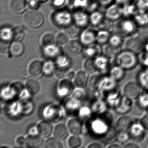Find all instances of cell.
<instances>
[{"label":"cell","instance_id":"cell-49","mask_svg":"<svg viewBox=\"0 0 148 148\" xmlns=\"http://www.w3.org/2000/svg\"><path fill=\"white\" fill-rule=\"evenodd\" d=\"M132 114L135 116H140L143 113V106L139 104H135L133 107H132Z\"/></svg>","mask_w":148,"mask_h":148},{"label":"cell","instance_id":"cell-16","mask_svg":"<svg viewBox=\"0 0 148 148\" xmlns=\"http://www.w3.org/2000/svg\"><path fill=\"white\" fill-rule=\"evenodd\" d=\"M123 14V9L118 5H113L107 8L106 17L109 20L115 21L119 18Z\"/></svg>","mask_w":148,"mask_h":148},{"label":"cell","instance_id":"cell-23","mask_svg":"<svg viewBox=\"0 0 148 148\" xmlns=\"http://www.w3.org/2000/svg\"><path fill=\"white\" fill-rule=\"evenodd\" d=\"M118 132L116 128L109 127L108 130L103 135L102 139L103 142L107 143H113L117 139Z\"/></svg>","mask_w":148,"mask_h":148},{"label":"cell","instance_id":"cell-57","mask_svg":"<svg viewBox=\"0 0 148 148\" xmlns=\"http://www.w3.org/2000/svg\"><path fill=\"white\" fill-rule=\"evenodd\" d=\"M124 147L125 148H139V146L136 144L130 143L127 144L126 145L124 146Z\"/></svg>","mask_w":148,"mask_h":148},{"label":"cell","instance_id":"cell-30","mask_svg":"<svg viewBox=\"0 0 148 148\" xmlns=\"http://www.w3.org/2000/svg\"><path fill=\"white\" fill-rule=\"evenodd\" d=\"M41 45L45 47L55 45L56 38L52 34L47 33L44 34L41 38Z\"/></svg>","mask_w":148,"mask_h":148},{"label":"cell","instance_id":"cell-27","mask_svg":"<svg viewBox=\"0 0 148 148\" xmlns=\"http://www.w3.org/2000/svg\"><path fill=\"white\" fill-rule=\"evenodd\" d=\"M131 100V99L126 97L125 98L122 99V100L119 101L116 110L118 112L120 113H125L129 110V109H130L132 106Z\"/></svg>","mask_w":148,"mask_h":148},{"label":"cell","instance_id":"cell-47","mask_svg":"<svg viewBox=\"0 0 148 148\" xmlns=\"http://www.w3.org/2000/svg\"><path fill=\"white\" fill-rule=\"evenodd\" d=\"M103 19V15L99 12H95L91 16V21L93 25H97L101 23Z\"/></svg>","mask_w":148,"mask_h":148},{"label":"cell","instance_id":"cell-8","mask_svg":"<svg viewBox=\"0 0 148 148\" xmlns=\"http://www.w3.org/2000/svg\"><path fill=\"white\" fill-rule=\"evenodd\" d=\"M141 92V87L138 83L130 82L127 83L123 89L125 97L130 99H134L138 97Z\"/></svg>","mask_w":148,"mask_h":148},{"label":"cell","instance_id":"cell-35","mask_svg":"<svg viewBox=\"0 0 148 148\" xmlns=\"http://www.w3.org/2000/svg\"><path fill=\"white\" fill-rule=\"evenodd\" d=\"M44 147L46 148H62L63 146L60 141L53 137L47 139L44 143Z\"/></svg>","mask_w":148,"mask_h":148},{"label":"cell","instance_id":"cell-39","mask_svg":"<svg viewBox=\"0 0 148 148\" xmlns=\"http://www.w3.org/2000/svg\"><path fill=\"white\" fill-rule=\"evenodd\" d=\"M25 32L22 28L16 27L13 30V39L14 41L21 42L25 38Z\"/></svg>","mask_w":148,"mask_h":148},{"label":"cell","instance_id":"cell-46","mask_svg":"<svg viewBox=\"0 0 148 148\" xmlns=\"http://www.w3.org/2000/svg\"><path fill=\"white\" fill-rule=\"evenodd\" d=\"M90 110L88 107H82L80 108V110L79 112V118L82 120V119H86L90 116Z\"/></svg>","mask_w":148,"mask_h":148},{"label":"cell","instance_id":"cell-52","mask_svg":"<svg viewBox=\"0 0 148 148\" xmlns=\"http://www.w3.org/2000/svg\"><path fill=\"white\" fill-rule=\"evenodd\" d=\"M140 124L145 130L148 129V114L144 116L140 120Z\"/></svg>","mask_w":148,"mask_h":148},{"label":"cell","instance_id":"cell-3","mask_svg":"<svg viewBox=\"0 0 148 148\" xmlns=\"http://www.w3.org/2000/svg\"><path fill=\"white\" fill-rule=\"evenodd\" d=\"M43 116L46 120L51 123H58L63 118V110L58 105H50L44 109Z\"/></svg>","mask_w":148,"mask_h":148},{"label":"cell","instance_id":"cell-61","mask_svg":"<svg viewBox=\"0 0 148 148\" xmlns=\"http://www.w3.org/2000/svg\"><path fill=\"white\" fill-rule=\"evenodd\" d=\"M145 49H146V51H148V44H147V45H146V46H145Z\"/></svg>","mask_w":148,"mask_h":148},{"label":"cell","instance_id":"cell-42","mask_svg":"<svg viewBox=\"0 0 148 148\" xmlns=\"http://www.w3.org/2000/svg\"><path fill=\"white\" fill-rule=\"evenodd\" d=\"M68 37L65 33H59L56 37L57 44L60 46L65 45L69 41Z\"/></svg>","mask_w":148,"mask_h":148},{"label":"cell","instance_id":"cell-11","mask_svg":"<svg viewBox=\"0 0 148 148\" xmlns=\"http://www.w3.org/2000/svg\"><path fill=\"white\" fill-rule=\"evenodd\" d=\"M65 51L70 56L78 55L82 50V46L80 42L75 40H70L65 46Z\"/></svg>","mask_w":148,"mask_h":148},{"label":"cell","instance_id":"cell-20","mask_svg":"<svg viewBox=\"0 0 148 148\" xmlns=\"http://www.w3.org/2000/svg\"><path fill=\"white\" fill-rule=\"evenodd\" d=\"M25 90L29 95L34 96L37 95L40 90V84L35 79H30L27 80L25 84Z\"/></svg>","mask_w":148,"mask_h":148},{"label":"cell","instance_id":"cell-1","mask_svg":"<svg viewBox=\"0 0 148 148\" xmlns=\"http://www.w3.org/2000/svg\"><path fill=\"white\" fill-rule=\"evenodd\" d=\"M116 62L124 70H130L136 66L138 59L136 53L127 50L119 53L116 58Z\"/></svg>","mask_w":148,"mask_h":148},{"label":"cell","instance_id":"cell-62","mask_svg":"<svg viewBox=\"0 0 148 148\" xmlns=\"http://www.w3.org/2000/svg\"><path fill=\"white\" fill-rule=\"evenodd\" d=\"M146 112H147V114H148V106L146 107Z\"/></svg>","mask_w":148,"mask_h":148},{"label":"cell","instance_id":"cell-37","mask_svg":"<svg viewBox=\"0 0 148 148\" xmlns=\"http://www.w3.org/2000/svg\"><path fill=\"white\" fill-rule=\"evenodd\" d=\"M104 51L106 56L110 58L116 57L120 53L119 47H115L109 44L106 46Z\"/></svg>","mask_w":148,"mask_h":148},{"label":"cell","instance_id":"cell-31","mask_svg":"<svg viewBox=\"0 0 148 148\" xmlns=\"http://www.w3.org/2000/svg\"><path fill=\"white\" fill-rule=\"evenodd\" d=\"M96 34L92 31L88 30L86 31L82 35V40L84 44L91 45L97 40Z\"/></svg>","mask_w":148,"mask_h":148},{"label":"cell","instance_id":"cell-12","mask_svg":"<svg viewBox=\"0 0 148 148\" xmlns=\"http://www.w3.org/2000/svg\"><path fill=\"white\" fill-rule=\"evenodd\" d=\"M89 73L85 71H79L73 79L74 85L78 88H85L88 83Z\"/></svg>","mask_w":148,"mask_h":148},{"label":"cell","instance_id":"cell-60","mask_svg":"<svg viewBox=\"0 0 148 148\" xmlns=\"http://www.w3.org/2000/svg\"><path fill=\"white\" fill-rule=\"evenodd\" d=\"M142 1H143V2H145V3L148 4V0H142Z\"/></svg>","mask_w":148,"mask_h":148},{"label":"cell","instance_id":"cell-53","mask_svg":"<svg viewBox=\"0 0 148 148\" xmlns=\"http://www.w3.org/2000/svg\"><path fill=\"white\" fill-rule=\"evenodd\" d=\"M15 142L17 145L22 146L25 145L26 138L23 136H19L16 138Z\"/></svg>","mask_w":148,"mask_h":148},{"label":"cell","instance_id":"cell-58","mask_svg":"<svg viewBox=\"0 0 148 148\" xmlns=\"http://www.w3.org/2000/svg\"><path fill=\"white\" fill-rule=\"evenodd\" d=\"M116 2L119 5H125L130 2L131 0H116Z\"/></svg>","mask_w":148,"mask_h":148},{"label":"cell","instance_id":"cell-14","mask_svg":"<svg viewBox=\"0 0 148 148\" xmlns=\"http://www.w3.org/2000/svg\"><path fill=\"white\" fill-rule=\"evenodd\" d=\"M44 144V138L39 134H29L26 138L25 145L28 148H40Z\"/></svg>","mask_w":148,"mask_h":148},{"label":"cell","instance_id":"cell-29","mask_svg":"<svg viewBox=\"0 0 148 148\" xmlns=\"http://www.w3.org/2000/svg\"><path fill=\"white\" fill-rule=\"evenodd\" d=\"M69 71V66H57L54 74L57 78L63 79L66 78Z\"/></svg>","mask_w":148,"mask_h":148},{"label":"cell","instance_id":"cell-54","mask_svg":"<svg viewBox=\"0 0 148 148\" xmlns=\"http://www.w3.org/2000/svg\"><path fill=\"white\" fill-rule=\"evenodd\" d=\"M134 8L133 6H129L125 8V7L123 9V14H124L125 15H128V14L129 15V14H132L134 12Z\"/></svg>","mask_w":148,"mask_h":148},{"label":"cell","instance_id":"cell-15","mask_svg":"<svg viewBox=\"0 0 148 148\" xmlns=\"http://www.w3.org/2000/svg\"><path fill=\"white\" fill-rule=\"evenodd\" d=\"M69 131L68 127L65 124H58L53 129V137L60 141L64 140L68 136Z\"/></svg>","mask_w":148,"mask_h":148},{"label":"cell","instance_id":"cell-41","mask_svg":"<svg viewBox=\"0 0 148 148\" xmlns=\"http://www.w3.org/2000/svg\"><path fill=\"white\" fill-rule=\"evenodd\" d=\"M1 40L10 41L13 39V30L8 27L3 28L1 32Z\"/></svg>","mask_w":148,"mask_h":148},{"label":"cell","instance_id":"cell-32","mask_svg":"<svg viewBox=\"0 0 148 148\" xmlns=\"http://www.w3.org/2000/svg\"><path fill=\"white\" fill-rule=\"evenodd\" d=\"M110 37L109 31L102 30L97 34L96 40L100 45H104L109 42Z\"/></svg>","mask_w":148,"mask_h":148},{"label":"cell","instance_id":"cell-45","mask_svg":"<svg viewBox=\"0 0 148 148\" xmlns=\"http://www.w3.org/2000/svg\"><path fill=\"white\" fill-rule=\"evenodd\" d=\"M85 96L84 92L81 88H78L77 90H74L72 93V97L74 99L79 101L83 99Z\"/></svg>","mask_w":148,"mask_h":148},{"label":"cell","instance_id":"cell-59","mask_svg":"<svg viewBox=\"0 0 148 148\" xmlns=\"http://www.w3.org/2000/svg\"><path fill=\"white\" fill-rule=\"evenodd\" d=\"M108 147L109 148H119L121 147V146L117 144H115L110 145Z\"/></svg>","mask_w":148,"mask_h":148},{"label":"cell","instance_id":"cell-38","mask_svg":"<svg viewBox=\"0 0 148 148\" xmlns=\"http://www.w3.org/2000/svg\"><path fill=\"white\" fill-rule=\"evenodd\" d=\"M111 76L112 77L116 80L122 79L124 76V69L120 66H115L111 71Z\"/></svg>","mask_w":148,"mask_h":148},{"label":"cell","instance_id":"cell-40","mask_svg":"<svg viewBox=\"0 0 148 148\" xmlns=\"http://www.w3.org/2000/svg\"><path fill=\"white\" fill-rule=\"evenodd\" d=\"M65 33L69 37H74L77 36L79 32V28L78 27L74 24L70 25L66 27L65 28Z\"/></svg>","mask_w":148,"mask_h":148},{"label":"cell","instance_id":"cell-5","mask_svg":"<svg viewBox=\"0 0 148 148\" xmlns=\"http://www.w3.org/2000/svg\"><path fill=\"white\" fill-rule=\"evenodd\" d=\"M64 109L66 114L68 116L74 117L78 116L80 109L79 101L72 97L67 99L64 103Z\"/></svg>","mask_w":148,"mask_h":148},{"label":"cell","instance_id":"cell-22","mask_svg":"<svg viewBox=\"0 0 148 148\" xmlns=\"http://www.w3.org/2000/svg\"><path fill=\"white\" fill-rule=\"evenodd\" d=\"M25 50V46L21 42L14 41L10 45L9 51L11 56L19 58L23 55Z\"/></svg>","mask_w":148,"mask_h":148},{"label":"cell","instance_id":"cell-24","mask_svg":"<svg viewBox=\"0 0 148 148\" xmlns=\"http://www.w3.org/2000/svg\"><path fill=\"white\" fill-rule=\"evenodd\" d=\"M44 53L46 57L53 61H55V60L61 53L59 48L56 46V45L45 47Z\"/></svg>","mask_w":148,"mask_h":148},{"label":"cell","instance_id":"cell-43","mask_svg":"<svg viewBox=\"0 0 148 148\" xmlns=\"http://www.w3.org/2000/svg\"><path fill=\"white\" fill-rule=\"evenodd\" d=\"M136 24L140 26H144L148 24V15L145 14H141L136 15L135 17Z\"/></svg>","mask_w":148,"mask_h":148},{"label":"cell","instance_id":"cell-7","mask_svg":"<svg viewBox=\"0 0 148 148\" xmlns=\"http://www.w3.org/2000/svg\"><path fill=\"white\" fill-rule=\"evenodd\" d=\"M44 63L41 60H34L32 61L28 66L29 75L34 79L41 77L44 74Z\"/></svg>","mask_w":148,"mask_h":148},{"label":"cell","instance_id":"cell-13","mask_svg":"<svg viewBox=\"0 0 148 148\" xmlns=\"http://www.w3.org/2000/svg\"><path fill=\"white\" fill-rule=\"evenodd\" d=\"M37 128L39 135L44 138L50 136L53 132L51 123L47 120L41 121L38 125Z\"/></svg>","mask_w":148,"mask_h":148},{"label":"cell","instance_id":"cell-56","mask_svg":"<svg viewBox=\"0 0 148 148\" xmlns=\"http://www.w3.org/2000/svg\"><path fill=\"white\" fill-rule=\"evenodd\" d=\"M75 75L76 74H75L74 71H70L69 73H68L66 78L68 79H70V80H72V79H74Z\"/></svg>","mask_w":148,"mask_h":148},{"label":"cell","instance_id":"cell-33","mask_svg":"<svg viewBox=\"0 0 148 148\" xmlns=\"http://www.w3.org/2000/svg\"><path fill=\"white\" fill-rule=\"evenodd\" d=\"M84 71L89 74L94 73L97 70L95 60L93 58H87L84 62Z\"/></svg>","mask_w":148,"mask_h":148},{"label":"cell","instance_id":"cell-9","mask_svg":"<svg viewBox=\"0 0 148 148\" xmlns=\"http://www.w3.org/2000/svg\"><path fill=\"white\" fill-rule=\"evenodd\" d=\"M67 127L73 135L79 136L83 130V124L81 119L79 118H73L68 121Z\"/></svg>","mask_w":148,"mask_h":148},{"label":"cell","instance_id":"cell-44","mask_svg":"<svg viewBox=\"0 0 148 148\" xmlns=\"http://www.w3.org/2000/svg\"><path fill=\"white\" fill-rule=\"evenodd\" d=\"M122 43V38L118 34H115L111 36L109 41L110 45L116 47H120Z\"/></svg>","mask_w":148,"mask_h":148},{"label":"cell","instance_id":"cell-4","mask_svg":"<svg viewBox=\"0 0 148 148\" xmlns=\"http://www.w3.org/2000/svg\"><path fill=\"white\" fill-rule=\"evenodd\" d=\"M74 84L71 80L66 78L63 79L58 83L57 91L59 97L61 98L66 97L70 96L74 90Z\"/></svg>","mask_w":148,"mask_h":148},{"label":"cell","instance_id":"cell-18","mask_svg":"<svg viewBox=\"0 0 148 148\" xmlns=\"http://www.w3.org/2000/svg\"><path fill=\"white\" fill-rule=\"evenodd\" d=\"M119 29L123 34L127 35L132 34L136 30V23L130 20H123L119 25Z\"/></svg>","mask_w":148,"mask_h":148},{"label":"cell","instance_id":"cell-25","mask_svg":"<svg viewBox=\"0 0 148 148\" xmlns=\"http://www.w3.org/2000/svg\"><path fill=\"white\" fill-rule=\"evenodd\" d=\"M95 60L97 70L102 73H106L109 69V61L107 58L98 57Z\"/></svg>","mask_w":148,"mask_h":148},{"label":"cell","instance_id":"cell-6","mask_svg":"<svg viewBox=\"0 0 148 148\" xmlns=\"http://www.w3.org/2000/svg\"><path fill=\"white\" fill-rule=\"evenodd\" d=\"M144 130L141 124L132 125L128 132L130 139L136 143H141L144 138Z\"/></svg>","mask_w":148,"mask_h":148},{"label":"cell","instance_id":"cell-63","mask_svg":"<svg viewBox=\"0 0 148 148\" xmlns=\"http://www.w3.org/2000/svg\"><path fill=\"white\" fill-rule=\"evenodd\" d=\"M43 1H45V0H43Z\"/></svg>","mask_w":148,"mask_h":148},{"label":"cell","instance_id":"cell-34","mask_svg":"<svg viewBox=\"0 0 148 148\" xmlns=\"http://www.w3.org/2000/svg\"><path fill=\"white\" fill-rule=\"evenodd\" d=\"M56 64L51 60L44 63V74L47 77H51L54 74L56 68Z\"/></svg>","mask_w":148,"mask_h":148},{"label":"cell","instance_id":"cell-51","mask_svg":"<svg viewBox=\"0 0 148 148\" xmlns=\"http://www.w3.org/2000/svg\"><path fill=\"white\" fill-rule=\"evenodd\" d=\"M40 0H29L28 5L30 8L34 10L39 7Z\"/></svg>","mask_w":148,"mask_h":148},{"label":"cell","instance_id":"cell-2","mask_svg":"<svg viewBox=\"0 0 148 148\" xmlns=\"http://www.w3.org/2000/svg\"><path fill=\"white\" fill-rule=\"evenodd\" d=\"M24 22L27 27L36 29L43 25L44 22V17L39 12L32 10L26 13L24 15Z\"/></svg>","mask_w":148,"mask_h":148},{"label":"cell","instance_id":"cell-36","mask_svg":"<svg viewBox=\"0 0 148 148\" xmlns=\"http://www.w3.org/2000/svg\"><path fill=\"white\" fill-rule=\"evenodd\" d=\"M82 141L79 136L73 135L67 140V145L70 148H77L82 145Z\"/></svg>","mask_w":148,"mask_h":148},{"label":"cell","instance_id":"cell-55","mask_svg":"<svg viewBox=\"0 0 148 148\" xmlns=\"http://www.w3.org/2000/svg\"><path fill=\"white\" fill-rule=\"evenodd\" d=\"M86 147L88 148H103V146L99 143H93L90 144Z\"/></svg>","mask_w":148,"mask_h":148},{"label":"cell","instance_id":"cell-19","mask_svg":"<svg viewBox=\"0 0 148 148\" xmlns=\"http://www.w3.org/2000/svg\"><path fill=\"white\" fill-rule=\"evenodd\" d=\"M25 89V86H24L21 83L19 82L13 83L8 89V92H8L7 96H8V97H10L9 95H10L12 97H20L24 93Z\"/></svg>","mask_w":148,"mask_h":148},{"label":"cell","instance_id":"cell-26","mask_svg":"<svg viewBox=\"0 0 148 148\" xmlns=\"http://www.w3.org/2000/svg\"><path fill=\"white\" fill-rule=\"evenodd\" d=\"M103 78L100 75H93L92 76L89 81L90 87L93 90L100 89L103 86Z\"/></svg>","mask_w":148,"mask_h":148},{"label":"cell","instance_id":"cell-28","mask_svg":"<svg viewBox=\"0 0 148 148\" xmlns=\"http://www.w3.org/2000/svg\"><path fill=\"white\" fill-rule=\"evenodd\" d=\"M101 51L99 47L95 45H91L86 49L85 54L87 58L94 59L99 56Z\"/></svg>","mask_w":148,"mask_h":148},{"label":"cell","instance_id":"cell-10","mask_svg":"<svg viewBox=\"0 0 148 148\" xmlns=\"http://www.w3.org/2000/svg\"><path fill=\"white\" fill-rule=\"evenodd\" d=\"M133 125V120L130 117L123 116L119 118L116 124V129L119 133L125 132L130 130Z\"/></svg>","mask_w":148,"mask_h":148},{"label":"cell","instance_id":"cell-48","mask_svg":"<svg viewBox=\"0 0 148 148\" xmlns=\"http://www.w3.org/2000/svg\"><path fill=\"white\" fill-rule=\"evenodd\" d=\"M0 51L1 53H5L10 48V42L9 41H5V40H1L0 44Z\"/></svg>","mask_w":148,"mask_h":148},{"label":"cell","instance_id":"cell-17","mask_svg":"<svg viewBox=\"0 0 148 148\" xmlns=\"http://www.w3.org/2000/svg\"><path fill=\"white\" fill-rule=\"evenodd\" d=\"M125 48L135 53H140L143 50V44L139 40L136 38L127 40L125 45Z\"/></svg>","mask_w":148,"mask_h":148},{"label":"cell","instance_id":"cell-21","mask_svg":"<svg viewBox=\"0 0 148 148\" xmlns=\"http://www.w3.org/2000/svg\"><path fill=\"white\" fill-rule=\"evenodd\" d=\"M10 8L15 14H21L26 10V4L25 0H11Z\"/></svg>","mask_w":148,"mask_h":148},{"label":"cell","instance_id":"cell-50","mask_svg":"<svg viewBox=\"0 0 148 148\" xmlns=\"http://www.w3.org/2000/svg\"><path fill=\"white\" fill-rule=\"evenodd\" d=\"M118 140L119 142L121 143H125L130 139L129 135L126 132H120L118 136Z\"/></svg>","mask_w":148,"mask_h":148}]
</instances>
